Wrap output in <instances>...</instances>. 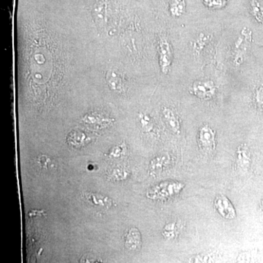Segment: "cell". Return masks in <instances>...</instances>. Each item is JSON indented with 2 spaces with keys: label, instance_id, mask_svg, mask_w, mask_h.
Wrapping results in <instances>:
<instances>
[{
  "label": "cell",
  "instance_id": "obj_1",
  "mask_svg": "<svg viewBox=\"0 0 263 263\" xmlns=\"http://www.w3.org/2000/svg\"><path fill=\"white\" fill-rule=\"evenodd\" d=\"M158 51L161 71L164 75H167V74H168L171 65H172L174 52H173L171 42L164 36L160 38Z\"/></svg>",
  "mask_w": 263,
  "mask_h": 263
},
{
  "label": "cell",
  "instance_id": "obj_2",
  "mask_svg": "<svg viewBox=\"0 0 263 263\" xmlns=\"http://www.w3.org/2000/svg\"><path fill=\"white\" fill-rule=\"evenodd\" d=\"M216 87L212 81H196L193 83L191 93L197 98L208 100L214 98L216 94Z\"/></svg>",
  "mask_w": 263,
  "mask_h": 263
},
{
  "label": "cell",
  "instance_id": "obj_3",
  "mask_svg": "<svg viewBox=\"0 0 263 263\" xmlns=\"http://www.w3.org/2000/svg\"><path fill=\"white\" fill-rule=\"evenodd\" d=\"M198 137L199 142L202 149L207 152H212L215 149V131L209 125L203 126L199 131Z\"/></svg>",
  "mask_w": 263,
  "mask_h": 263
},
{
  "label": "cell",
  "instance_id": "obj_4",
  "mask_svg": "<svg viewBox=\"0 0 263 263\" xmlns=\"http://www.w3.org/2000/svg\"><path fill=\"white\" fill-rule=\"evenodd\" d=\"M215 206L216 209L219 211L221 216L228 219H233L235 216V212L234 208L232 205L230 200L221 195V197H217L215 201Z\"/></svg>",
  "mask_w": 263,
  "mask_h": 263
},
{
  "label": "cell",
  "instance_id": "obj_5",
  "mask_svg": "<svg viewBox=\"0 0 263 263\" xmlns=\"http://www.w3.org/2000/svg\"><path fill=\"white\" fill-rule=\"evenodd\" d=\"M141 245V237L139 230L136 228H131L126 235L125 247L129 250L135 251L139 249Z\"/></svg>",
  "mask_w": 263,
  "mask_h": 263
},
{
  "label": "cell",
  "instance_id": "obj_6",
  "mask_svg": "<svg viewBox=\"0 0 263 263\" xmlns=\"http://www.w3.org/2000/svg\"><path fill=\"white\" fill-rule=\"evenodd\" d=\"M162 114H163L164 120L168 127L171 128V130L174 132L175 134H179L181 132V124H180L179 119L176 117L174 112L171 108H163Z\"/></svg>",
  "mask_w": 263,
  "mask_h": 263
},
{
  "label": "cell",
  "instance_id": "obj_7",
  "mask_svg": "<svg viewBox=\"0 0 263 263\" xmlns=\"http://www.w3.org/2000/svg\"><path fill=\"white\" fill-rule=\"evenodd\" d=\"M106 80L110 89L117 91V92H121L122 91V79L117 71L114 70L108 71L106 75Z\"/></svg>",
  "mask_w": 263,
  "mask_h": 263
},
{
  "label": "cell",
  "instance_id": "obj_8",
  "mask_svg": "<svg viewBox=\"0 0 263 263\" xmlns=\"http://www.w3.org/2000/svg\"><path fill=\"white\" fill-rule=\"evenodd\" d=\"M83 121L85 123H87V124H92V125L101 126V127L108 126L109 124L113 122L112 119L105 117L102 114L97 113L89 114L88 115L85 116Z\"/></svg>",
  "mask_w": 263,
  "mask_h": 263
},
{
  "label": "cell",
  "instance_id": "obj_9",
  "mask_svg": "<svg viewBox=\"0 0 263 263\" xmlns=\"http://www.w3.org/2000/svg\"><path fill=\"white\" fill-rule=\"evenodd\" d=\"M186 4L185 0H171L169 11L172 16L179 18L186 13Z\"/></svg>",
  "mask_w": 263,
  "mask_h": 263
},
{
  "label": "cell",
  "instance_id": "obj_10",
  "mask_svg": "<svg viewBox=\"0 0 263 263\" xmlns=\"http://www.w3.org/2000/svg\"><path fill=\"white\" fill-rule=\"evenodd\" d=\"M86 136L81 132L74 131L69 135L67 138V142L70 146L74 147V148H81L84 146L85 143H86Z\"/></svg>",
  "mask_w": 263,
  "mask_h": 263
},
{
  "label": "cell",
  "instance_id": "obj_11",
  "mask_svg": "<svg viewBox=\"0 0 263 263\" xmlns=\"http://www.w3.org/2000/svg\"><path fill=\"white\" fill-rule=\"evenodd\" d=\"M86 198L96 206L110 207L112 202L108 197L98 194L89 193L86 195Z\"/></svg>",
  "mask_w": 263,
  "mask_h": 263
},
{
  "label": "cell",
  "instance_id": "obj_12",
  "mask_svg": "<svg viewBox=\"0 0 263 263\" xmlns=\"http://www.w3.org/2000/svg\"><path fill=\"white\" fill-rule=\"evenodd\" d=\"M251 11L259 23L263 24V5L258 0H250Z\"/></svg>",
  "mask_w": 263,
  "mask_h": 263
},
{
  "label": "cell",
  "instance_id": "obj_13",
  "mask_svg": "<svg viewBox=\"0 0 263 263\" xmlns=\"http://www.w3.org/2000/svg\"><path fill=\"white\" fill-rule=\"evenodd\" d=\"M202 3L209 9L219 10L226 8L229 0H202Z\"/></svg>",
  "mask_w": 263,
  "mask_h": 263
},
{
  "label": "cell",
  "instance_id": "obj_14",
  "mask_svg": "<svg viewBox=\"0 0 263 263\" xmlns=\"http://www.w3.org/2000/svg\"><path fill=\"white\" fill-rule=\"evenodd\" d=\"M140 123H141V127L145 132H150L153 129L154 124L152 122V119L148 116L144 114H139Z\"/></svg>",
  "mask_w": 263,
  "mask_h": 263
},
{
  "label": "cell",
  "instance_id": "obj_15",
  "mask_svg": "<svg viewBox=\"0 0 263 263\" xmlns=\"http://www.w3.org/2000/svg\"><path fill=\"white\" fill-rule=\"evenodd\" d=\"M209 40H210V37H209V35H205L203 34H200L195 41L194 49L195 51H201L202 49H203V47L206 45V43L209 42Z\"/></svg>",
  "mask_w": 263,
  "mask_h": 263
},
{
  "label": "cell",
  "instance_id": "obj_16",
  "mask_svg": "<svg viewBox=\"0 0 263 263\" xmlns=\"http://www.w3.org/2000/svg\"><path fill=\"white\" fill-rule=\"evenodd\" d=\"M126 171H124V170L117 169L114 170L113 174H112V176L113 177L115 178L116 179L120 180L121 178H126L127 177V174H126Z\"/></svg>",
  "mask_w": 263,
  "mask_h": 263
},
{
  "label": "cell",
  "instance_id": "obj_17",
  "mask_svg": "<svg viewBox=\"0 0 263 263\" xmlns=\"http://www.w3.org/2000/svg\"><path fill=\"white\" fill-rule=\"evenodd\" d=\"M256 100L257 103L263 107V85L259 86L256 91Z\"/></svg>",
  "mask_w": 263,
  "mask_h": 263
},
{
  "label": "cell",
  "instance_id": "obj_18",
  "mask_svg": "<svg viewBox=\"0 0 263 263\" xmlns=\"http://www.w3.org/2000/svg\"><path fill=\"white\" fill-rule=\"evenodd\" d=\"M122 146H118L113 148V150L110 152V156L113 157H120L122 153Z\"/></svg>",
  "mask_w": 263,
  "mask_h": 263
},
{
  "label": "cell",
  "instance_id": "obj_19",
  "mask_svg": "<svg viewBox=\"0 0 263 263\" xmlns=\"http://www.w3.org/2000/svg\"><path fill=\"white\" fill-rule=\"evenodd\" d=\"M49 161V159H48L46 156H43V157H41V158H40L39 163L41 164V166H43V167H46Z\"/></svg>",
  "mask_w": 263,
  "mask_h": 263
}]
</instances>
